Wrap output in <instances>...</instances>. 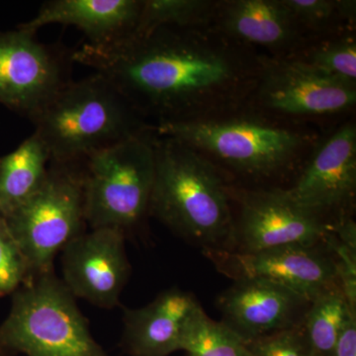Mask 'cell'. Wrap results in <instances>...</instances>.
Masks as SVG:
<instances>
[{
	"label": "cell",
	"instance_id": "6da1fadb",
	"mask_svg": "<svg viewBox=\"0 0 356 356\" xmlns=\"http://www.w3.org/2000/svg\"><path fill=\"white\" fill-rule=\"evenodd\" d=\"M72 63L104 76L131 107L159 123L213 118L257 88L261 60L212 27H159L84 44Z\"/></svg>",
	"mask_w": 356,
	"mask_h": 356
},
{
	"label": "cell",
	"instance_id": "7a4b0ae2",
	"mask_svg": "<svg viewBox=\"0 0 356 356\" xmlns=\"http://www.w3.org/2000/svg\"><path fill=\"white\" fill-rule=\"evenodd\" d=\"M156 173L149 212L185 240L226 250L234 222L229 192L216 166L192 147L154 137Z\"/></svg>",
	"mask_w": 356,
	"mask_h": 356
},
{
	"label": "cell",
	"instance_id": "3957f363",
	"mask_svg": "<svg viewBox=\"0 0 356 356\" xmlns=\"http://www.w3.org/2000/svg\"><path fill=\"white\" fill-rule=\"evenodd\" d=\"M139 116L104 76L95 72L65 83L31 122L51 161L74 163L149 131Z\"/></svg>",
	"mask_w": 356,
	"mask_h": 356
},
{
	"label": "cell",
	"instance_id": "277c9868",
	"mask_svg": "<svg viewBox=\"0 0 356 356\" xmlns=\"http://www.w3.org/2000/svg\"><path fill=\"white\" fill-rule=\"evenodd\" d=\"M109 356L96 343L76 297L51 273L35 276L13 293L0 325V355Z\"/></svg>",
	"mask_w": 356,
	"mask_h": 356
},
{
	"label": "cell",
	"instance_id": "5b68a950",
	"mask_svg": "<svg viewBox=\"0 0 356 356\" xmlns=\"http://www.w3.org/2000/svg\"><path fill=\"white\" fill-rule=\"evenodd\" d=\"M133 136L81 161L84 218L91 229L133 228L149 211L156 156L153 136Z\"/></svg>",
	"mask_w": 356,
	"mask_h": 356
},
{
	"label": "cell",
	"instance_id": "8992f818",
	"mask_svg": "<svg viewBox=\"0 0 356 356\" xmlns=\"http://www.w3.org/2000/svg\"><path fill=\"white\" fill-rule=\"evenodd\" d=\"M152 130L252 177H270L288 168L305 145L295 131L243 119L165 122Z\"/></svg>",
	"mask_w": 356,
	"mask_h": 356
},
{
	"label": "cell",
	"instance_id": "52a82bcc",
	"mask_svg": "<svg viewBox=\"0 0 356 356\" xmlns=\"http://www.w3.org/2000/svg\"><path fill=\"white\" fill-rule=\"evenodd\" d=\"M32 277L53 271L58 252L84 232L83 163L51 161L38 191L4 218Z\"/></svg>",
	"mask_w": 356,
	"mask_h": 356
},
{
	"label": "cell",
	"instance_id": "ba28073f",
	"mask_svg": "<svg viewBox=\"0 0 356 356\" xmlns=\"http://www.w3.org/2000/svg\"><path fill=\"white\" fill-rule=\"evenodd\" d=\"M35 35L20 28L0 32V104L30 121L69 83L72 60Z\"/></svg>",
	"mask_w": 356,
	"mask_h": 356
},
{
	"label": "cell",
	"instance_id": "9c48e42d",
	"mask_svg": "<svg viewBox=\"0 0 356 356\" xmlns=\"http://www.w3.org/2000/svg\"><path fill=\"white\" fill-rule=\"evenodd\" d=\"M241 211L234 225L235 252H257L288 245L315 247L324 243L331 224L300 206L286 191L241 194Z\"/></svg>",
	"mask_w": 356,
	"mask_h": 356
},
{
	"label": "cell",
	"instance_id": "30bf717a",
	"mask_svg": "<svg viewBox=\"0 0 356 356\" xmlns=\"http://www.w3.org/2000/svg\"><path fill=\"white\" fill-rule=\"evenodd\" d=\"M220 273L233 280H259L275 283L311 302L337 283L329 250L320 245H288L257 252L205 250Z\"/></svg>",
	"mask_w": 356,
	"mask_h": 356
},
{
	"label": "cell",
	"instance_id": "8fae6325",
	"mask_svg": "<svg viewBox=\"0 0 356 356\" xmlns=\"http://www.w3.org/2000/svg\"><path fill=\"white\" fill-rule=\"evenodd\" d=\"M62 252V281L76 298L102 308L118 305L130 274L123 229H91Z\"/></svg>",
	"mask_w": 356,
	"mask_h": 356
},
{
	"label": "cell",
	"instance_id": "7c38bea8",
	"mask_svg": "<svg viewBox=\"0 0 356 356\" xmlns=\"http://www.w3.org/2000/svg\"><path fill=\"white\" fill-rule=\"evenodd\" d=\"M255 89L266 108L296 116L339 113L356 102L355 84L327 76L300 58L261 60Z\"/></svg>",
	"mask_w": 356,
	"mask_h": 356
},
{
	"label": "cell",
	"instance_id": "4fadbf2b",
	"mask_svg": "<svg viewBox=\"0 0 356 356\" xmlns=\"http://www.w3.org/2000/svg\"><path fill=\"white\" fill-rule=\"evenodd\" d=\"M309 305L301 295L259 280H234L217 300L222 324L245 343L299 327Z\"/></svg>",
	"mask_w": 356,
	"mask_h": 356
},
{
	"label": "cell",
	"instance_id": "5bb4252c",
	"mask_svg": "<svg viewBox=\"0 0 356 356\" xmlns=\"http://www.w3.org/2000/svg\"><path fill=\"white\" fill-rule=\"evenodd\" d=\"M288 193L305 209L325 215L348 207L356 191V129L348 124L322 145Z\"/></svg>",
	"mask_w": 356,
	"mask_h": 356
},
{
	"label": "cell",
	"instance_id": "9a60e30c",
	"mask_svg": "<svg viewBox=\"0 0 356 356\" xmlns=\"http://www.w3.org/2000/svg\"><path fill=\"white\" fill-rule=\"evenodd\" d=\"M201 308L194 295L175 287L142 308L127 309L125 348L132 356H168L180 350L185 329Z\"/></svg>",
	"mask_w": 356,
	"mask_h": 356
},
{
	"label": "cell",
	"instance_id": "2e32d148",
	"mask_svg": "<svg viewBox=\"0 0 356 356\" xmlns=\"http://www.w3.org/2000/svg\"><path fill=\"white\" fill-rule=\"evenodd\" d=\"M139 0H49L20 29L36 34L46 25L74 26L88 44L111 43L132 34L139 19Z\"/></svg>",
	"mask_w": 356,
	"mask_h": 356
},
{
	"label": "cell",
	"instance_id": "e0dca14e",
	"mask_svg": "<svg viewBox=\"0 0 356 356\" xmlns=\"http://www.w3.org/2000/svg\"><path fill=\"white\" fill-rule=\"evenodd\" d=\"M216 29L241 44L271 51L294 48L301 40L300 27L282 0H234L217 4Z\"/></svg>",
	"mask_w": 356,
	"mask_h": 356
},
{
	"label": "cell",
	"instance_id": "ac0fdd59",
	"mask_svg": "<svg viewBox=\"0 0 356 356\" xmlns=\"http://www.w3.org/2000/svg\"><path fill=\"white\" fill-rule=\"evenodd\" d=\"M50 163V154L36 133L0 158V216L13 214L38 191Z\"/></svg>",
	"mask_w": 356,
	"mask_h": 356
},
{
	"label": "cell",
	"instance_id": "d6986e66",
	"mask_svg": "<svg viewBox=\"0 0 356 356\" xmlns=\"http://www.w3.org/2000/svg\"><path fill=\"white\" fill-rule=\"evenodd\" d=\"M350 313L353 311L339 284L312 300L302 322L312 356H331L339 332Z\"/></svg>",
	"mask_w": 356,
	"mask_h": 356
},
{
	"label": "cell",
	"instance_id": "ffe728a7",
	"mask_svg": "<svg viewBox=\"0 0 356 356\" xmlns=\"http://www.w3.org/2000/svg\"><path fill=\"white\" fill-rule=\"evenodd\" d=\"M217 4L206 0H145L133 33L159 27H209L214 21Z\"/></svg>",
	"mask_w": 356,
	"mask_h": 356
},
{
	"label": "cell",
	"instance_id": "44dd1931",
	"mask_svg": "<svg viewBox=\"0 0 356 356\" xmlns=\"http://www.w3.org/2000/svg\"><path fill=\"white\" fill-rule=\"evenodd\" d=\"M187 356H252L247 343L222 322H216L200 310L192 317L182 337Z\"/></svg>",
	"mask_w": 356,
	"mask_h": 356
},
{
	"label": "cell",
	"instance_id": "7402d4cb",
	"mask_svg": "<svg viewBox=\"0 0 356 356\" xmlns=\"http://www.w3.org/2000/svg\"><path fill=\"white\" fill-rule=\"evenodd\" d=\"M327 76L344 83L355 84L356 43L344 38L315 47L306 58H300Z\"/></svg>",
	"mask_w": 356,
	"mask_h": 356
},
{
	"label": "cell",
	"instance_id": "603a6c76",
	"mask_svg": "<svg viewBox=\"0 0 356 356\" xmlns=\"http://www.w3.org/2000/svg\"><path fill=\"white\" fill-rule=\"evenodd\" d=\"M31 278L29 264L20 245L6 220L0 216V297L13 294Z\"/></svg>",
	"mask_w": 356,
	"mask_h": 356
},
{
	"label": "cell",
	"instance_id": "cb8c5ba5",
	"mask_svg": "<svg viewBox=\"0 0 356 356\" xmlns=\"http://www.w3.org/2000/svg\"><path fill=\"white\" fill-rule=\"evenodd\" d=\"M301 28H324L337 17L353 19L355 1L332 0H282Z\"/></svg>",
	"mask_w": 356,
	"mask_h": 356
},
{
	"label": "cell",
	"instance_id": "d4e9b609",
	"mask_svg": "<svg viewBox=\"0 0 356 356\" xmlns=\"http://www.w3.org/2000/svg\"><path fill=\"white\" fill-rule=\"evenodd\" d=\"M252 356H310L302 325L247 343Z\"/></svg>",
	"mask_w": 356,
	"mask_h": 356
},
{
	"label": "cell",
	"instance_id": "484cf974",
	"mask_svg": "<svg viewBox=\"0 0 356 356\" xmlns=\"http://www.w3.org/2000/svg\"><path fill=\"white\" fill-rule=\"evenodd\" d=\"M331 356H356V315L350 313L339 332Z\"/></svg>",
	"mask_w": 356,
	"mask_h": 356
},
{
	"label": "cell",
	"instance_id": "4316f807",
	"mask_svg": "<svg viewBox=\"0 0 356 356\" xmlns=\"http://www.w3.org/2000/svg\"><path fill=\"white\" fill-rule=\"evenodd\" d=\"M0 356H10V355H0Z\"/></svg>",
	"mask_w": 356,
	"mask_h": 356
},
{
	"label": "cell",
	"instance_id": "83f0119b",
	"mask_svg": "<svg viewBox=\"0 0 356 356\" xmlns=\"http://www.w3.org/2000/svg\"><path fill=\"white\" fill-rule=\"evenodd\" d=\"M310 356H312V355H310Z\"/></svg>",
	"mask_w": 356,
	"mask_h": 356
}]
</instances>
